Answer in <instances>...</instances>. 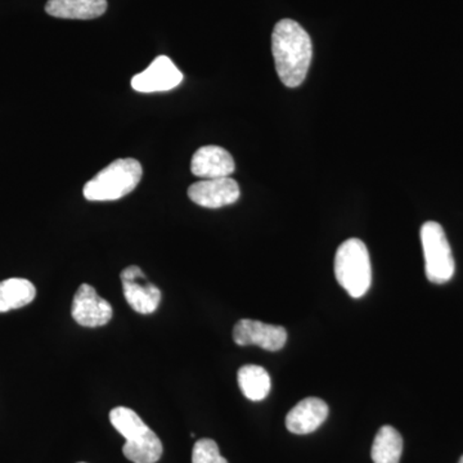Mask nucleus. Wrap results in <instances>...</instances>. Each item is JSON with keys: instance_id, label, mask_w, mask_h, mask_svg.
<instances>
[{"instance_id": "f257e3e1", "label": "nucleus", "mask_w": 463, "mask_h": 463, "mask_svg": "<svg viewBox=\"0 0 463 463\" xmlns=\"http://www.w3.org/2000/svg\"><path fill=\"white\" fill-rule=\"evenodd\" d=\"M272 53L277 75L288 88H297L306 80L313 57L309 33L297 21L277 23L272 33Z\"/></svg>"}, {"instance_id": "f03ea898", "label": "nucleus", "mask_w": 463, "mask_h": 463, "mask_svg": "<svg viewBox=\"0 0 463 463\" xmlns=\"http://www.w3.org/2000/svg\"><path fill=\"white\" fill-rule=\"evenodd\" d=\"M109 421L127 440L123 453L133 463H156L164 452L160 438L143 422L141 417L127 407H116Z\"/></svg>"}, {"instance_id": "7ed1b4c3", "label": "nucleus", "mask_w": 463, "mask_h": 463, "mask_svg": "<svg viewBox=\"0 0 463 463\" xmlns=\"http://www.w3.org/2000/svg\"><path fill=\"white\" fill-rule=\"evenodd\" d=\"M143 169L136 158H118L100 170L84 185L88 201H116L136 190L141 182Z\"/></svg>"}, {"instance_id": "20e7f679", "label": "nucleus", "mask_w": 463, "mask_h": 463, "mask_svg": "<svg viewBox=\"0 0 463 463\" xmlns=\"http://www.w3.org/2000/svg\"><path fill=\"white\" fill-rule=\"evenodd\" d=\"M335 276L350 297L359 298L367 294L373 283V267L364 241L346 240L335 257Z\"/></svg>"}, {"instance_id": "39448f33", "label": "nucleus", "mask_w": 463, "mask_h": 463, "mask_svg": "<svg viewBox=\"0 0 463 463\" xmlns=\"http://www.w3.org/2000/svg\"><path fill=\"white\" fill-rule=\"evenodd\" d=\"M421 243L429 281L435 285L450 281L456 265L443 227L437 222H426L421 227Z\"/></svg>"}, {"instance_id": "423d86ee", "label": "nucleus", "mask_w": 463, "mask_h": 463, "mask_svg": "<svg viewBox=\"0 0 463 463\" xmlns=\"http://www.w3.org/2000/svg\"><path fill=\"white\" fill-rule=\"evenodd\" d=\"M124 297L128 304L139 315L156 312L161 301V291L146 279L141 268L130 265L121 272Z\"/></svg>"}, {"instance_id": "0eeeda50", "label": "nucleus", "mask_w": 463, "mask_h": 463, "mask_svg": "<svg viewBox=\"0 0 463 463\" xmlns=\"http://www.w3.org/2000/svg\"><path fill=\"white\" fill-rule=\"evenodd\" d=\"M71 315L78 325L96 328L111 321L114 309L106 298L99 297L94 288L83 283L72 300Z\"/></svg>"}, {"instance_id": "6e6552de", "label": "nucleus", "mask_w": 463, "mask_h": 463, "mask_svg": "<svg viewBox=\"0 0 463 463\" xmlns=\"http://www.w3.org/2000/svg\"><path fill=\"white\" fill-rule=\"evenodd\" d=\"M237 345H258L269 352H277L286 345L288 331L282 326L268 325L252 319H241L233 328Z\"/></svg>"}, {"instance_id": "1a4fd4ad", "label": "nucleus", "mask_w": 463, "mask_h": 463, "mask_svg": "<svg viewBox=\"0 0 463 463\" xmlns=\"http://www.w3.org/2000/svg\"><path fill=\"white\" fill-rule=\"evenodd\" d=\"M188 197L206 209L232 205L240 199L239 183L230 178L203 179L188 188Z\"/></svg>"}, {"instance_id": "9d476101", "label": "nucleus", "mask_w": 463, "mask_h": 463, "mask_svg": "<svg viewBox=\"0 0 463 463\" xmlns=\"http://www.w3.org/2000/svg\"><path fill=\"white\" fill-rule=\"evenodd\" d=\"M183 74L172 60L166 56H158L151 65L134 76L132 87L139 93H156L172 90L182 83Z\"/></svg>"}, {"instance_id": "9b49d317", "label": "nucleus", "mask_w": 463, "mask_h": 463, "mask_svg": "<svg viewBox=\"0 0 463 463\" xmlns=\"http://www.w3.org/2000/svg\"><path fill=\"white\" fill-rule=\"evenodd\" d=\"M236 169L230 152L219 146H203L194 152L191 172L201 179L228 178Z\"/></svg>"}, {"instance_id": "f8f14e48", "label": "nucleus", "mask_w": 463, "mask_h": 463, "mask_svg": "<svg viewBox=\"0 0 463 463\" xmlns=\"http://www.w3.org/2000/svg\"><path fill=\"white\" fill-rule=\"evenodd\" d=\"M327 416L328 405L322 399H303L286 416V428L292 434H310L326 421Z\"/></svg>"}, {"instance_id": "ddd939ff", "label": "nucleus", "mask_w": 463, "mask_h": 463, "mask_svg": "<svg viewBox=\"0 0 463 463\" xmlns=\"http://www.w3.org/2000/svg\"><path fill=\"white\" fill-rule=\"evenodd\" d=\"M108 11V0H50L45 12L65 20H93Z\"/></svg>"}, {"instance_id": "4468645a", "label": "nucleus", "mask_w": 463, "mask_h": 463, "mask_svg": "<svg viewBox=\"0 0 463 463\" xmlns=\"http://www.w3.org/2000/svg\"><path fill=\"white\" fill-rule=\"evenodd\" d=\"M35 297V286L27 279H5L0 282V313L29 306Z\"/></svg>"}, {"instance_id": "2eb2a0df", "label": "nucleus", "mask_w": 463, "mask_h": 463, "mask_svg": "<svg viewBox=\"0 0 463 463\" xmlns=\"http://www.w3.org/2000/svg\"><path fill=\"white\" fill-rule=\"evenodd\" d=\"M237 381L241 392L250 401L260 402L269 395L270 376L260 365H243L237 374Z\"/></svg>"}, {"instance_id": "dca6fc26", "label": "nucleus", "mask_w": 463, "mask_h": 463, "mask_svg": "<svg viewBox=\"0 0 463 463\" xmlns=\"http://www.w3.org/2000/svg\"><path fill=\"white\" fill-rule=\"evenodd\" d=\"M403 452V439L392 426H383L373 440V457L374 463H399Z\"/></svg>"}, {"instance_id": "f3484780", "label": "nucleus", "mask_w": 463, "mask_h": 463, "mask_svg": "<svg viewBox=\"0 0 463 463\" xmlns=\"http://www.w3.org/2000/svg\"><path fill=\"white\" fill-rule=\"evenodd\" d=\"M192 463H228L212 439H200L192 450Z\"/></svg>"}, {"instance_id": "a211bd4d", "label": "nucleus", "mask_w": 463, "mask_h": 463, "mask_svg": "<svg viewBox=\"0 0 463 463\" xmlns=\"http://www.w3.org/2000/svg\"><path fill=\"white\" fill-rule=\"evenodd\" d=\"M458 463H463V456L461 457V459H459Z\"/></svg>"}, {"instance_id": "6ab92c4d", "label": "nucleus", "mask_w": 463, "mask_h": 463, "mask_svg": "<svg viewBox=\"0 0 463 463\" xmlns=\"http://www.w3.org/2000/svg\"><path fill=\"white\" fill-rule=\"evenodd\" d=\"M79 463H85V462H79Z\"/></svg>"}]
</instances>
